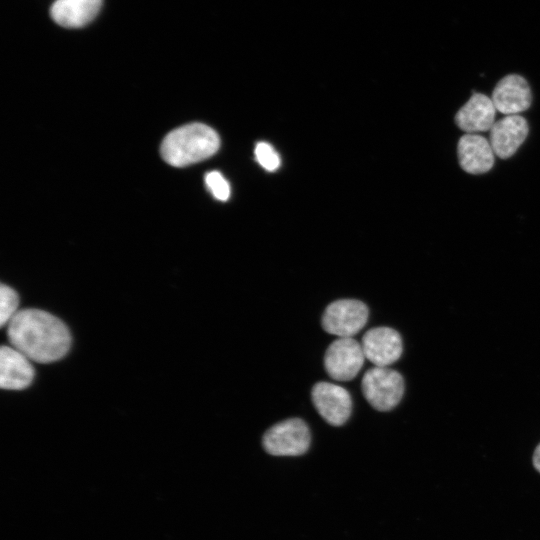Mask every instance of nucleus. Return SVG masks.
Masks as SVG:
<instances>
[{"instance_id": "nucleus-1", "label": "nucleus", "mask_w": 540, "mask_h": 540, "mask_svg": "<svg viewBox=\"0 0 540 540\" xmlns=\"http://www.w3.org/2000/svg\"><path fill=\"white\" fill-rule=\"evenodd\" d=\"M7 337L31 361L51 363L63 358L71 346L66 324L40 309L19 310L7 324Z\"/></svg>"}, {"instance_id": "nucleus-2", "label": "nucleus", "mask_w": 540, "mask_h": 540, "mask_svg": "<svg viewBox=\"0 0 540 540\" xmlns=\"http://www.w3.org/2000/svg\"><path fill=\"white\" fill-rule=\"evenodd\" d=\"M219 146L220 138L214 129L202 123H190L167 134L160 150L168 164L185 167L211 157Z\"/></svg>"}, {"instance_id": "nucleus-3", "label": "nucleus", "mask_w": 540, "mask_h": 540, "mask_svg": "<svg viewBox=\"0 0 540 540\" xmlns=\"http://www.w3.org/2000/svg\"><path fill=\"white\" fill-rule=\"evenodd\" d=\"M368 403L378 411H389L404 394V380L396 370L375 366L365 372L361 382Z\"/></svg>"}, {"instance_id": "nucleus-4", "label": "nucleus", "mask_w": 540, "mask_h": 540, "mask_svg": "<svg viewBox=\"0 0 540 540\" xmlns=\"http://www.w3.org/2000/svg\"><path fill=\"white\" fill-rule=\"evenodd\" d=\"M310 442L309 427L300 418L286 419L273 425L265 432L262 439L263 448L274 456L304 454Z\"/></svg>"}, {"instance_id": "nucleus-5", "label": "nucleus", "mask_w": 540, "mask_h": 540, "mask_svg": "<svg viewBox=\"0 0 540 540\" xmlns=\"http://www.w3.org/2000/svg\"><path fill=\"white\" fill-rule=\"evenodd\" d=\"M367 305L356 299H339L330 303L321 319L323 329L339 338H352L368 321Z\"/></svg>"}, {"instance_id": "nucleus-6", "label": "nucleus", "mask_w": 540, "mask_h": 540, "mask_svg": "<svg viewBox=\"0 0 540 540\" xmlns=\"http://www.w3.org/2000/svg\"><path fill=\"white\" fill-rule=\"evenodd\" d=\"M364 359L362 345L358 341L353 338H338L328 346L324 366L332 379L349 381L359 373Z\"/></svg>"}, {"instance_id": "nucleus-7", "label": "nucleus", "mask_w": 540, "mask_h": 540, "mask_svg": "<svg viewBox=\"0 0 540 540\" xmlns=\"http://www.w3.org/2000/svg\"><path fill=\"white\" fill-rule=\"evenodd\" d=\"M311 399L318 413L332 426L343 425L351 415L350 393L341 386L318 382L312 388Z\"/></svg>"}, {"instance_id": "nucleus-8", "label": "nucleus", "mask_w": 540, "mask_h": 540, "mask_svg": "<svg viewBox=\"0 0 540 540\" xmlns=\"http://www.w3.org/2000/svg\"><path fill=\"white\" fill-rule=\"evenodd\" d=\"M362 349L370 362L386 367L397 361L403 350L400 334L390 327H375L362 337Z\"/></svg>"}, {"instance_id": "nucleus-9", "label": "nucleus", "mask_w": 540, "mask_h": 540, "mask_svg": "<svg viewBox=\"0 0 540 540\" xmlns=\"http://www.w3.org/2000/svg\"><path fill=\"white\" fill-rule=\"evenodd\" d=\"M489 142L495 155L507 159L515 154L528 136L527 120L520 115H506L489 130Z\"/></svg>"}, {"instance_id": "nucleus-10", "label": "nucleus", "mask_w": 540, "mask_h": 540, "mask_svg": "<svg viewBox=\"0 0 540 540\" xmlns=\"http://www.w3.org/2000/svg\"><path fill=\"white\" fill-rule=\"evenodd\" d=\"M496 110L503 115H520L531 105V90L520 75L503 77L495 86L491 97Z\"/></svg>"}, {"instance_id": "nucleus-11", "label": "nucleus", "mask_w": 540, "mask_h": 540, "mask_svg": "<svg viewBox=\"0 0 540 540\" xmlns=\"http://www.w3.org/2000/svg\"><path fill=\"white\" fill-rule=\"evenodd\" d=\"M457 154L461 168L469 174L488 172L493 167L496 156L489 140L480 134L470 133L460 137Z\"/></svg>"}, {"instance_id": "nucleus-12", "label": "nucleus", "mask_w": 540, "mask_h": 540, "mask_svg": "<svg viewBox=\"0 0 540 540\" xmlns=\"http://www.w3.org/2000/svg\"><path fill=\"white\" fill-rule=\"evenodd\" d=\"M496 108L491 98L473 93L455 115L457 126L464 132L478 134L489 131L496 122Z\"/></svg>"}, {"instance_id": "nucleus-13", "label": "nucleus", "mask_w": 540, "mask_h": 540, "mask_svg": "<svg viewBox=\"0 0 540 540\" xmlns=\"http://www.w3.org/2000/svg\"><path fill=\"white\" fill-rule=\"evenodd\" d=\"M0 386L6 390L27 388L34 379L31 360L12 346H2L0 351Z\"/></svg>"}, {"instance_id": "nucleus-14", "label": "nucleus", "mask_w": 540, "mask_h": 540, "mask_svg": "<svg viewBox=\"0 0 540 540\" xmlns=\"http://www.w3.org/2000/svg\"><path fill=\"white\" fill-rule=\"evenodd\" d=\"M102 0H56L50 9L52 19L63 27H82L98 14Z\"/></svg>"}, {"instance_id": "nucleus-15", "label": "nucleus", "mask_w": 540, "mask_h": 540, "mask_svg": "<svg viewBox=\"0 0 540 540\" xmlns=\"http://www.w3.org/2000/svg\"><path fill=\"white\" fill-rule=\"evenodd\" d=\"M19 297L10 286L1 284L0 287V324L5 326L18 312Z\"/></svg>"}, {"instance_id": "nucleus-16", "label": "nucleus", "mask_w": 540, "mask_h": 540, "mask_svg": "<svg viewBox=\"0 0 540 540\" xmlns=\"http://www.w3.org/2000/svg\"><path fill=\"white\" fill-rule=\"evenodd\" d=\"M205 184L217 200L226 201L230 197V185L220 172H208L205 175Z\"/></svg>"}, {"instance_id": "nucleus-17", "label": "nucleus", "mask_w": 540, "mask_h": 540, "mask_svg": "<svg viewBox=\"0 0 540 540\" xmlns=\"http://www.w3.org/2000/svg\"><path fill=\"white\" fill-rule=\"evenodd\" d=\"M257 162L267 171H275L280 166V157L276 150L267 142H259L255 147Z\"/></svg>"}, {"instance_id": "nucleus-18", "label": "nucleus", "mask_w": 540, "mask_h": 540, "mask_svg": "<svg viewBox=\"0 0 540 540\" xmlns=\"http://www.w3.org/2000/svg\"><path fill=\"white\" fill-rule=\"evenodd\" d=\"M533 464H534V467L540 472V443L534 451Z\"/></svg>"}]
</instances>
